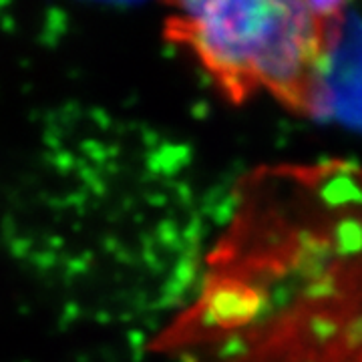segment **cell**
I'll list each match as a JSON object with an SVG mask.
<instances>
[{
	"label": "cell",
	"mask_w": 362,
	"mask_h": 362,
	"mask_svg": "<svg viewBox=\"0 0 362 362\" xmlns=\"http://www.w3.org/2000/svg\"><path fill=\"white\" fill-rule=\"evenodd\" d=\"M232 246L244 268L218 300L244 362H362V168L259 175Z\"/></svg>",
	"instance_id": "cell-1"
},
{
	"label": "cell",
	"mask_w": 362,
	"mask_h": 362,
	"mask_svg": "<svg viewBox=\"0 0 362 362\" xmlns=\"http://www.w3.org/2000/svg\"><path fill=\"white\" fill-rule=\"evenodd\" d=\"M344 11L342 2H175L163 16V37L189 52L228 101L242 105L264 93L314 115L328 105Z\"/></svg>",
	"instance_id": "cell-2"
}]
</instances>
